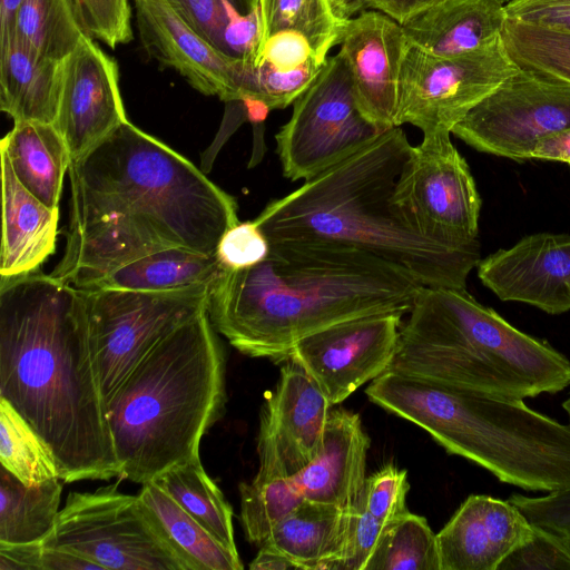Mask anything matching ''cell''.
I'll return each mask as SVG.
<instances>
[{
    "label": "cell",
    "instance_id": "1",
    "mask_svg": "<svg viewBox=\"0 0 570 570\" xmlns=\"http://www.w3.org/2000/svg\"><path fill=\"white\" fill-rule=\"evenodd\" d=\"M66 247L50 273L79 289L141 256L215 255L239 222L236 199L129 120L71 161Z\"/></svg>",
    "mask_w": 570,
    "mask_h": 570
},
{
    "label": "cell",
    "instance_id": "2",
    "mask_svg": "<svg viewBox=\"0 0 570 570\" xmlns=\"http://www.w3.org/2000/svg\"><path fill=\"white\" fill-rule=\"evenodd\" d=\"M0 397L47 444L62 481L121 476L81 289L38 271L0 277Z\"/></svg>",
    "mask_w": 570,
    "mask_h": 570
},
{
    "label": "cell",
    "instance_id": "3",
    "mask_svg": "<svg viewBox=\"0 0 570 570\" xmlns=\"http://www.w3.org/2000/svg\"><path fill=\"white\" fill-rule=\"evenodd\" d=\"M267 257L222 269L207 312L216 332L240 353L274 363L302 338L347 320L407 314L423 287L410 273L340 242H269Z\"/></svg>",
    "mask_w": 570,
    "mask_h": 570
},
{
    "label": "cell",
    "instance_id": "4",
    "mask_svg": "<svg viewBox=\"0 0 570 570\" xmlns=\"http://www.w3.org/2000/svg\"><path fill=\"white\" fill-rule=\"evenodd\" d=\"M411 147L401 126L389 128L271 200L254 220L269 242H340L403 268L423 286L466 289L481 245L455 247L425 236L394 199Z\"/></svg>",
    "mask_w": 570,
    "mask_h": 570
},
{
    "label": "cell",
    "instance_id": "5",
    "mask_svg": "<svg viewBox=\"0 0 570 570\" xmlns=\"http://www.w3.org/2000/svg\"><path fill=\"white\" fill-rule=\"evenodd\" d=\"M226 360L205 311L161 340L105 404L121 476L146 483L199 458L226 403Z\"/></svg>",
    "mask_w": 570,
    "mask_h": 570
},
{
    "label": "cell",
    "instance_id": "6",
    "mask_svg": "<svg viewBox=\"0 0 570 570\" xmlns=\"http://www.w3.org/2000/svg\"><path fill=\"white\" fill-rule=\"evenodd\" d=\"M407 314L387 371L520 400L570 385L563 354L515 328L466 289L423 286Z\"/></svg>",
    "mask_w": 570,
    "mask_h": 570
},
{
    "label": "cell",
    "instance_id": "7",
    "mask_svg": "<svg viewBox=\"0 0 570 570\" xmlns=\"http://www.w3.org/2000/svg\"><path fill=\"white\" fill-rule=\"evenodd\" d=\"M375 402L503 483L548 493L570 487V425L520 399L390 372L376 387Z\"/></svg>",
    "mask_w": 570,
    "mask_h": 570
},
{
    "label": "cell",
    "instance_id": "8",
    "mask_svg": "<svg viewBox=\"0 0 570 570\" xmlns=\"http://www.w3.org/2000/svg\"><path fill=\"white\" fill-rule=\"evenodd\" d=\"M45 546L70 550L102 570H189L154 512L118 484L70 492Z\"/></svg>",
    "mask_w": 570,
    "mask_h": 570
},
{
    "label": "cell",
    "instance_id": "9",
    "mask_svg": "<svg viewBox=\"0 0 570 570\" xmlns=\"http://www.w3.org/2000/svg\"><path fill=\"white\" fill-rule=\"evenodd\" d=\"M212 283L164 291L81 289L105 404L161 340L207 311Z\"/></svg>",
    "mask_w": 570,
    "mask_h": 570
},
{
    "label": "cell",
    "instance_id": "10",
    "mask_svg": "<svg viewBox=\"0 0 570 570\" xmlns=\"http://www.w3.org/2000/svg\"><path fill=\"white\" fill-rule=\"evenodd\" d=\"M381 131L360 110L346 61L327 57L275 135L284 177L307 180L375 139Z\"/></svg>",
    "mask_w": 570,
    "mask_h": 570
},
{
    "label": "cell",
    "instance_id": "11",
    "mask_svg": "<svg viewBox=\"0 0 570 570\" xmlns=\"http://www.w3.org/2000/svg\"><path fill=\"white\" fill-rule=\"evenodd\" d=\"M451 131L429 130L412 146L394 199L428 237L455 246H478L482 199Z\"/></svg>",
    "mask_w": 570,
    "mask_h": 570
},
{
    "label": "cell",
    "instance_id": "12",
    "mask_svg": "<svg viewBox=\"0 0 570 570\" xmlns=\"http://www.w3.org/2000/svg\"><path fill=\"white\" fill-rule=\"evenodd\" d=\"M502 38L456 57H435L409 46L402 62L395 126L448 130L519 70Z\"/></svg>",
    "mask_w": 570,
    "mask_h": 570
},
{
    "label": "cell",
    "instance_id": "13",
    "mask_svg": "<svg viewBox=\"0 0 570 570\" xmlns=\"http://www.w3.org/2000/svg\"><path fill=\"white\" fill-rule=\"evenodd\" d=\"M568 128L570 83L519 68L451 134L480 153L524 161L541 139Z\"/></svg>",
    "mask_w": 570,
    "mask_h": 570
},
{
    "label": "cell",
    "instance_id": "14",
    "mask_svg": "<svg viewBox=\"0 0 570 570\" xmlns=\"http://www.w3.org/2000/svg\"><path fill=\"white\" fill-rule=\"evenodd\" d=\"M402 316L374 314L333 324L298 341L287 360L299 364L336 405L389 370Z\"/></svg>",
    "mask_w": 570,
    "mask_h": 570
},
{
    "label": "cell",
    "instance_id": "15",
    "mask_svg": "<svg viewBox=\"0 0 570 570\" xmlns=\"http://www.w3.org/2000/svg\"><path fill=\"white\" fill-rule=\"evenodd\" d=\"M275 389L259 413L255 481L296 475L318 453L331 404L292 360L283 362Z\"/></svg>",
    "mask_w": 570,
    "mask_h": 570
},
{
    "label": "cell",
    "instance_id": "16",
    "mask_svg": "<svg viewBox=\"0 0 570 570\" xmlns=\"http://www.w3.org/2000/svg\"><path fill=\"white\" fill-rule=\"evenodd\" d=\"M127 121L117 61L87 36L63 61L55 126L76 160Z\"/></svg>",
    "mask_w": 570,
    "mask_h": 570
},
{
    "label": "cell",
    "instance_id": "17",
    "mask_svg": "<svg viewBox=\"0 0 570 570\" xmlns=\"http://www.w3.org/2000/svg\"><path fill=\"white\" fill-rule=\"evenodd\" d=\"M144 49L173 68L197 91L226 102L242 100L243 58L229 56L202 38L169 0H132Z\"/></svg>",
    "mask_w": 570,
    "mask_h": 570
},
{
    "label": "cell",
    "instance_id": "18",
    "mask_svg": "<svg viewBox=\"0 0 570 570\" xmlns=\"http://www.w3.org/2000/svg\"><path fill=\"white\" fill-rule=\"evenodd\" d=\"M338 45L362 114L381 131L395 126L404 55L410 46L402 26L377 10L345 20Z\"/></svg>",
    "mask_w": 570,
    "mask_h": 570
},
{
    "label": "cell",
    "instance_id": "19",
    "mask_svg": "<svg viewBox=\"0 0 570 570\" xmlns=\"http://www.w3.org/2000/svg\"><path fill=\"white\" fill-rule=\"evenodd\" d=\"M478 277L503 302L548 314L570 311V235L538 233L482 258Z\"/></svg>",
    "mask_w": 570,
    "mask_h": 570
},
{
    "label": "cell",
    "instance_id": "20",
    "mask_svg": "<svg viewBox=\"0 0 570 570\" xmlns=\"http://www.w3.org/2000/svg\"><path fill=\"white\" fill-rule=\"evenodd\" d=\"M533 531L509 500L471 494L436 534L440 570H498Z\"/></svg>",
    "mask_w": 570,
    "mask_h": 570
},
{
    "label": "cell",
    "instance_id": "21",
    "mask_svg": "<svg viewBox=\"0 0 570 570\" xmlns=\"http://www.w3.org/2000/svg\"><path fill=\"white\" fill-rule=\"evenodd\" d=\"M370 446L358 413L344 407L330 410L318 453L292 479L306 500L355 507L366 480Z\"/></svg>",
    "mask_w": 570,
    "mask_h": 570
},
{
    "label": "cell",
    "instance_id": "22",
    "mask_svg": "<svg viewBox=\"0 0 570 570\" xmlns=\"http://www.w3.org/2000/svg\"><path fill=\"white\" fill-rule=\"evenodd\" d=\"M2 180V237L0 277L39 269L56 250L59 208H50L17 178L8 157L0 151Z\"/></svg>",
    "mask_w": 570,
    "mask_h": 570
},
{
    "label": "cell",
    "instance_id": "23",
    "mask_svg": "<svg viewBox=\"0 0 570 570\" xmlns=\"http://www.w3.org/2000/svg\"><path fill=\"white\" fill-rule=\"evenodd\" d=\"M505 20L502 0H443L401 26L411 46L448 58L491 45Z\"/></svg>",
    "mask_w": 570,
    "mask_h": 570
},
{
    "label": "cell",
    "instance_id": "24",
    "mask_svg": "<svg viewBox=\"0 0 570 570\" xmlns=\"http://www.w3.org/2000/svg\"><path fill=\"white\" fill-rule=\"evenodd\" d=\"M63 61L46 57L17 38L0 43V108L13 121L55 124Z\"/></svg>",
    "mask_w": 570,
    "mask_h": 570
},
{
    "label": "cell",
    "instance_id": "25",
    "mask_svg": "<svg viewBox=\"0 0 570 570\" xmlns=\"http://www.w3.org/2000/svg\"><path fill=\"white\" fill-rule=\"evenodd\" d=\"M355 507L340 508L304 499L264 543L284 553L297 569L336 570L345 552Z\"/></svg>",
    "mask_w": 570,
    "mask_h": 570
},
{
    "label": "cell",
    "instance_id": "26",
    "mask_svg": "<svg viewBox=\"0 0 570 570\" xmlns=\"http://www.w3.org/2000/svg\"><path fill=\"white\" fill-rule=\"evenodd\" d=\"M19 181L50 208H59L63 179L72 158L55 124L21 120L1 139Z\"/></svg>",
    "mask_w": 570,
    "mask_h": 570
},
{
    "label": "cell",
    "instance_id": "27",
    "mask_svg": "<svg viewBox=\"0 0 570 570\" xmlns=\"http://www.w3.org/2000/svg\"><path fill=\"white\" fill-rule=\"evenodd\" d=\"M220 271L216 255L167 248L111 269L87 289H174L212 283Z\"/></svg>",
    "mask_w": 570,
    "mask_h": 570
},
{
    "label": "cell",
    "instance_id": "28",
    "mask_svg": "<svg viewBox=\"0 0 570 570\" xmlns=\"http://www.w3.org/2000/svg\"><path fill=\"white\" fill-rule=\"evenodd\" d=\"M138 497L154 512L189 570H242L238 553L225 548L155 481L142 484Z\"/></svg>",
    "mask_w": 570,
    "mask_h": 570
},
{
    "label": "cell",
    "instance_id": "29",
    "mask_svg": "<svg viewBox=\"0 0 570 570\" xmlns=\"http://www.w3.org/2000/svg\"><path fill=\"white\" fill-rule=\"evenodd\" d=\"M60 480L27 485L1 466L0 543H29L49 534L60 511Z\"/></svg>",
    "mask_w": 570,
    "mask_h": 570
},
{
    "label": "cell",
    "instance_id": "30",
    "mask_svg": "<svg viewBox=\"0 0 570 570\" xmlns=\"http://www.w3.org/2000/svg\"><path fill=\"white\" fill-rule=\"evenodd\" d=\"M151 481H155L225 548L238 553L234 539L233 509L206 473L199 458L173 466Z\"/></svg>",
    "mask_w": 570,
    "mask_h": 570
},
{
    "label": "cell",
    "instance_id": "31",
    "mask_svg": "<svg viewBox=\"0 0 570 570\" xmlns=\"http://www.w3.org/2000/svg\"><path fill=\"white\" fill-rule=\"evenodd\" d=\"M87 36L72 0H23L12 33L39 53L60 61Z\"/></svg>",
    "mask_w": 570,
    "mask_h": 570
},
{
    "label": "cell",
    "instance_id": "32",
    "mask_svg": "<svg viewBox=\"0 0 570 570\" xmlns=\"http://www.w3.org/2000/svg\"><path fill=\"white\" fill-rule=\"evenodd\" d=\"M255 1L261 22L258 50L269 36L281 31H295L304 36L323 61L327 59L331 48L338 45L346 19L336 14L331 0Z\"/></svg>",
    "mask_w": 570,
    "mask_h": 570
},
{
    "label": "cell",
    "instance_id": "33",
    "mask_svg": "<svg viewBox=\"0 0 570 570\" xmlns=\"http://www.w3.org/2000/svg\"><path fill=\"white\" fill-rule=\"evenodd\" d=\"M365 570H440L436 534L426 519L406 511L391 521Z\"/></svg>",
    "mask_w": 570,
    "mask_h": 570
},
{
    "label": "cell",
    "instance_id": "34",
    "mask_svg": "<svg viewBox=\"0 0 570 570\" xmlns=\"http://www.w3.org/2000/svg\"><path fill=\"white\" fill-rule=\"evenodd\" d=\"M0 463L27 485L59 478L47 444L3 397H0Z\"/></svg>",
    "mask_w": 570,
    "mask_h": 570
},
{
    "label": "cell",
    "instance_id": "35",
    "mask_svg": "<svg viewBox=\"0 0 570 570\" xmlns=\"http://www.w3.org/2000/svg\"><path fill=\"white\" fill-rule=\"evenodd\" d=\"M501 38L520 68L570 83V35L507 18Z\"/></svg>",
    "mask_w": 570,
    "mask_h": 570
},
{
    "label": "cell",
    "instance_id": "36",
    "mask_svg": "<svg viewBox=\"0 0 570 570\" xmlns=\"http://www.w3.org/2000/svg\"><path fill=\"white\" fill-rule=\"evenodd\" d=\"M240 521L248 542L262 546L304 497L292 478L242 482Z\"/></svg>",
    "mask_w": 570,
    "mask_h": 570
},
{
    "label": "cell",
    "instance_id": "37",
    "mask_svg": "<svg viewBox=\"0 0 570 570\" xmlns=\"http://www.w3.org/2000/svg\"><path fill=\"white\" fill-rule=\"evenodd\" d=\"M324 63L312 59L298 68L278 70L267 62L253 65L246 61L240 101L256 98L271 109H284L306 91Z\"/></svg>",
    "mask_w": 570,
    "mask_h": 570
},
{
    "label": "cell",
    "instance_id": "38",
    "mask_svg": "<svg viewBox=\"0 0 570 570\" xmlns=\"http://www.w3.org/2000/svg\"><path fill=\"white\" fill-rule=\"evenodd\" d=\"M409 489L406 470L390 463L366 478L358 504L375 520L389 524L407 511Z\"/></svg>",
    "mask_w": 570,
    "mask_h": 570
},
{
    "label": "cell",
    "instance_id": "39",
    "mask_svg": "<svg viewBox=\"0 0 570 570\" xmlns=\"http://www.w3.org/2000/svg\"><path fill=\"white\" fill-rule=\"evenodd\" d=\"M88 31L110 49L132 39L130 0H72Z\"/></svg>",
    "mask_w": 570,
    "mask_h": 570
},
{
    "label": "cell",
    "instance_id": "40",
    "mask_svg": "<svg viewBox=\"0 0 570 570\" xmlns=\"http://www.w3.org/2000/svg\"><path fill=\"white\" fill-rule=\"evenodd\" d=\"M180 17L208 43L226 53L227 30L240 11L232 0H169Z\"/></svg>",
    "mask_w": 570,
    "mask_h": 570
},
{
    "label": "cell",
    "instance_id": "41",
    "mask_svg": "<svg viewBox=\"0 0 570 570\" xmlns=\"http://www.w3.org/2000/svg\"><path fill=\"white\" fill-rule=\"evenodd\" d=\"M508 500L533 527L552 534L570 551V487L538 498L513 493Z\"/></svg>",
    "mask_w": 570,
    "mask_h": 570
},
{
    "label": "cell",
    "instance_id": "42",
    "mask_svg": "<svg viewBox=\"0 0 570 570\" xmlns=\"http://www.w3.org/2000/svg\"><path fill=\"white\" fill-rule=\"evenodd\" d=\"M269 248V240L254 219L239 220L222 236L215 255L222 269L237 271L264 261Z\"/></svg>",
    "mask_w": 570,
    "mask_h": 570
},
{
    "label": "cell",
    "instance_id": "43",
    "mask_svg": "<svg viewBox=\"0 0 570 570\" xmlns=\"http://www.w3.org/2000/svg\"><path fill=\"white\" fill-rule=\"evenodd\" d=\"M533 528L531 538L514 548L502 560L498 570H570L569 549L552 534Z\"/></svg>",
    "mask_w": 570,
    "mask_h": 570
},
{
    "label": "cell",
    "instance_id": "44",
    "mask_svg": "<svg viewBox=\"0 0 570 570\" xmlns=\"http://www.w3.org/2000/svg\"><path fill=\"white\" fill-rule=\"evenodd\" d=\"M386 525L357 503L353 510L345 552L336 570H365Z\"/></svg>",
    "mask_w": 570,
    "mask_h": 570
},
{
    "label": "cell",
    "instance_id": "45",
    "mask_svg": "<svg viewBox=\"0 0 570 570\" xmlns=\"http://www.w3.org/2000/svg\"><path fill=\"white\" fill-rule=\"evenodd\" d=\"M312 59H317L308 40L295 31H281L269 36L259 48L253 65L267 62L278 70L298 68Z\"/></svg>",
    "mask_w": 570,
    "mask_h": 570
},
{
    "label": "cell",
    "instance_id": "46",
    "mask_svg": "<svg viewBox=\"0 0 570 570\" xmlns=\"http://www.w3.org/2000/svg\"><path fill=\"white\" fill-rule=\"evenodd\" d=\"M508 19L570 35V0H510Z\"/></svg>",
    "mask_w": 570,
    "mask_h": 570
},
{
    "label": "cell",
    "instance_id": "47",
    "mask_svg": "<svg viewBox=\"0 0 570 570\" xmlns=\"http://www.w3.org/2000/svg\"><path fill=\"white\" fill-rule=\"evenodd\" d=\"M40 541L29 543H0V570H41Z\"/></svg>",
    "mask_w": 570,
    "mask_h": 570
},
{
    "label": "cell",
    "instance_id": "48",
    "mask_svg": "<svg viewBox=\"0 0 570 570\" xmlns=\"http://www.w3.org/2000/svg\"><path fill=\"white\" fill-rule=\"evenodd\" d=\"M40 561L41 570H102L96 562L70 550L59 547H48L43 543Z\"/></svg>",
    "mask_w": 570,
    "mask_h": 570
},
{
    "label": "cell",
    "instance_id": "49",
    "mask_svg": "<svg viewBox=\"0 0 570 570\" xmlns=\"http://www.w3.org/2000/svg\"><path fill=\"white\" fill-rule=\"evenodd\" d=\"M443 0H368L367 9L381 11L400 24Z\"/></svg>",
    "mask_w": 570,
    "mask_h": 570
},
{
    "label": "cell",
    "instance_id": "50",
    "mask_svg": "<svg viewBox=\"0 0 570 570\" xmlns=\"http://www.w3.org/2000/svg\"><path fill=\"white\" fill-rule=\"evenodd\" d=\"M531 159L561 161L570 165V128L541 139L535 145Z\"/></svg>",
    "mask_w": 570,
    "mask_h": 570
},
{
    "label": "cell",
    "instance_id": "51",
    "mask_svg": "<svg viewBox=\"0 0 570 570\" xmlns=\"http://www.w3.org/2000/svg\"><path fill=\"white\" fill-rule=\"evenodd\" d=\"M252 570H289L295 564L279 550L269 544H262L257 556L249 563Z\"/></svg>",
    "mask_w": 570,
    "mask_h": 570
},
{
    "label": "cell",
    "instance_id": "52",
    "mask_svg": "<svg viewBox=\"0 0 570 570\" xmlns=\"http://www.w3.org/2000/svg\"><path fill=\"white\" fill-rule=\"evenodd\" d=\"M23 0H0V43L13 33L17 11Z\"/></svg>",
    "mask_w": 570,
    "mask_h": 570
},
{
    "label": "cell",
    "instance_id": "53",
    "mask_svg": "<svg viewBox=\"0 0 570 570\" xmlns=\"http://www.w3.org/2000/svg\"><path fill=\"white\" fill-rule=\"evenodd\" d=\"M246 110L247 119L253 125H261L272 110L264 101L256 98H246L240 101Z\"/></svg>",
    "mask_w": 570,
    "mask_h": 570
},
{
    "label": "cell",
    "instance_id": "54",
    "mask_svg": "<svg viewBox=\"0 0 570 570\" xmlns=\"http://www.w3.org/2000/svg\"><path fill=\"white\" fill-rule=\"evenodd\" d=\"M336 14L342 19L352 18L367 9L368 0H331Z\"/></svg>",
    "mask_w": 570,
    "mask_h": 570
},
{
    "label": "cell",
    "instance_id": "55",
    "mask_svg": "<svg viewBox=\"0 0 570 570\" xmlns=\"http://www.w3.org/2000/svg\"><path fill=\"white\" fill-rule=\"evenodd\" d=\"M562 407L567 412L570 420V396L562 403Z\"/></svg>",
    "mask_w": 570,
    "mask_h": 570
},
{
    "label": "cell",
    "instance_id": "56",
    "mask_svg": "<svg viewBox=\"0 0 570 570\" xmlns=\"http://www.w3.org/2000/svg\"><path fill=\"white\" fill-rule=\"evenodd\" d=\"M569 294H570V289H569Z\"/></svg>",
    "mask_w": 570,
    "mask_h": 570
}]
</instances>
